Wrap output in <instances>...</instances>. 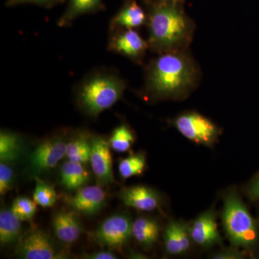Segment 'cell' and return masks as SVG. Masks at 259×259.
<instances>
[{
    "mask_svg": "<svg viewBox=\"0 0 259 259\" xmlns=\"http://www.w3.org/2000/svg\"><path fill=\"white\" fill-rule=\"evenodd\" d=\"M200 70L188 51L159 54L144 69L146 96L153 100H179L197 88Z\"/></svg>",
    "mask_w": 259,
    "mask_h": 259,
    "instance_id": "obj_1",
    "label": "cell"
},
{
    "mask_svg": "<svg viewBox=\"0 0 259 259\" xmlns=\"http://www.w3.org/2000/svg\"><path fill=\"white\" fill-rule=\"evenodd\" d=\"M148 44L156 54L187 50L193 40L195 25L180 4L146 0Z\"/></svg>",
    "mask_w": 259,
    "mask_h": 259,
    "instance_id": "obj_2",
    "label": "cell"
},
{
    "mask_svg": "<svg viewBox=\"0 0 259 259\" xmlns=\"http://www.w3.org/2000/svg\"><path fill=\"white\" fill-rule=\"evenodd\" d=\"M127 83L118 71L100 68L90 71L74 88L76 105L85 115L97 118L123 96Z\"/></svg>",
    "mask_w": 259,
    "mask_h": 259,
    "instance_id": "obj_3",
    "label": "cell"
},
{
    "mask_svg": "<svg viewBox=\"0 0 259 259\" xmlns=\"http://www.w3.org/2000/svg\"><path fill=\"white\" fill-rule=\"evenodd\" d=\"M223 227L234 248L251 249L258 243V227L244 204L236 194L226 197L223 207Z\"/></svg>",
    "mask_w": 259,
    "mask_h": 259,
    "instance_id": "obj_4",
    "label": "cell"
},
{
    "mask_svg": "<svg viewBox=\"0 0 259 259\" xmlns=\"http://www.w3.org/2000/svg\"><path fill=\"white\" fill-rule=\"evenodd\" d=\"M172 125L186 139L208 147L215 144L221 133L214 122L195 111L180 114L172 121Z\"/></svg>",
    "mask_w": 259,
    "mask_h": 259,
    "instance_id": "obj_5",
    "label": "cell"
},
{
    "mask_svg": "<svg viewBox=\"0 0 259 259\" xmlns=\"http://www.w3.org/2000/svg\"><path fill=\"white\" fill-rule=\"evenodd\" d=\"M148 49L147 40L136 29H120L110 32L107 50L124 56L135 64H143Z\"/></svg>",
    "mask_w": 259,
    "mask_h": 259,
    "instance_id": "obj_6",
    "label": "cell"
},
{
    "mask_svg": "<svg viewBox=\"0 0 259 259\" xmlns=\"http://www.w3.org/2000/svg\"><path fill=\"white\" fill-rule=\"evenodd\" d=\"M67 142L61 136H53L37 145L28 158L32 174L40 175L51 171L66 157Z\"/></svg>",
    "mask_w": 259,
    "mask_h": 259,
    "instance_id": "obj_7",
    "label": "cell"
},
{
    "mask_svg": "<svg viewBox=\"0 0 259 259\" xmlns=\"http://www.w3.org/2000/svg\"><path fill=\"white\" fill-rule=\"evenodd\" d=\"M133 222L124 214H112L106 218L94 233L95 241L110 248H122L133 237Z\"/></svg>",
    "mask_w": 259,
    "mask_h": 259,
    "instance_id": "obj_8",
    "label": "cell"
},
{
    "mask_svg": "<svg viewBox=\"0 0 259 259\" xmlns=\"http://www.w3.org/2000/svg\"><path fill=\"white\" fill-rule=\"evenodd\" d=\"M17 253L24 259H62L67 257L51 237L41 230L28 233L20 242Z\"/></svg>",
    "mask_w": 259,
    "mask_h": 259,
    "instance_id": "obj_9",
    "label": "cell"
},
{
    "mask_svg": "<svg viewBox=\"0 0 259 259\" xmlns=\"http://www.w3.org/2000/svg\"><path fill=\"white\" fill-rule=\"evenodd\" d=\"M110 148L109 141L105 138L92 136L90 162L94 175L100 185H111L115 182Z\"/></svg>",
    "mask_w": 259,
    "mask_h": 259,
    "instance_id": "obj_10",
    "label": "cell"
},
{
    "mask_svg": "<svg viewBox=\"0 0 259 259\" xmlns=\"http://www.w3.org/2000/svg\"><path fill=\"white\" fill-rule=\"evenodd\" d=\"M106 192L101 186H83L74 195L67 198L73 211L84 215L93 216L100 212L106 202Z\"/></svg>",
    "mask_w": 259,
    "mask_h": 259,
    "instance_id": "obj_11",
    "label": "cell"
},
{
    "mask_svg": "<svg viewBox=\"0 0 259 259\" xmlns=\"http://www.w3.org/2000/svg\"><path fill=\"white\" fill-rule=\"evenodd\" d=\"M118 197L125 205L145 212H151L161 204L159 194L152 188L144 185H136L122 189Z\"/></svg>",
    "mask_w": 259,
    "mask_h": 259,
    "instance_id": "obj_12",
    "label": "cell"
},
{
    "mask_svg": "<svg viewBox=\"0 0 259 259\" xmlns=\"http://www.w3.org/2000/svg\"><path fill=\"white\" fill-rule=\"evenodd\" d=\"M190 234L192 241L204 248H209L222 243L215 214L211 209L201 214L194 221L190 227Z\"/></svg>",
    "mask_w": 259,
    "mask_h": 259,
    "instance_id": "obj_13",
    "label": "cell"
},
{
    "mask_svg": "<svg viewBox=\"0 0 259 259\" xmlns=\"http://www.w3.org/2000/svg\"><path fill=\"white\" fill-rule=\"evenodd\" d=\"M147 23L146 10L136 0H124L123 4L110 20L109 32L120 29L141 28Z\"/></svg>",
    "mask_w": 259,
    "mask_h": 259,
    "instance_id": "obj_14",
    "label": "cell"
},
{
    "mask_svg": "<svg viewBox=\"0 0 259 259\" xmlns=\"http://www.w3.org/2000/svg\"><path fill=\"white\" fill-rule=\"evenodd\" d=\"M165 248L170 255H180L190 248L191 241L190 227L184 223L170 221L165 230Z\"/></svg>",
    "mask_w": 259,
    "mask_h": 259,
    "instance_id": "obj_15",
    "label": "cell"
},
{
    "mask_svg": "<svg viewBox=\"0 0 259 259\" xmlns=\"http://www.w3.org/2000/svg\"><path fill=\"white\" fill-rule=\"evenodd\" d=\"M52 225L56 236L66 244H71L77 241L82 233L81 221L74 211L56 213Z\"/></svg>",
    "mask_w": 259,
    "mask_h": 259,
    "instance_id": "obj_16",
    "label": "cell"
},
{
    "mask_svg": "<svg viewBox=\"0 0 259 259\" xmlns=\"http://www.w3.org/2000/svg\"><path fill=\"white\" fill-rule=\"evenodd\" d=\"M105 10L102 0H69L67 8L57 22L58 26L69 27L76 18Z\"/></svg>",
    "mask_w": 259,
    "mask_h": 259,
    "instance_id": "obj_17",
    "label": "cell"
},
{
    "mask_svg": "<svg viewBox=\"0 0 259 259\" xmlns=\"http://www.w3.org/2000/svg\"><path fill=\"white\" fill-rule=\"evenodd\" d=\"M133 237L139 244L150 248L157 242L160 235V226L153 218L140 217L133 223Z\"/></svg>",
    "mask_w": 259,
    "mask_h": 259,
    "instance_id": "obj_18",
    "label": "cell"
},
{
    "mask_svg": "<svg viewBox=\"0 0 259 259\" xmlns=\"http://www.w3.org/2000/svg\"><path fill=\"white\" fill-rule=\"evenodd\" d=\"M90 174L82 163L65 161L61 167V185L69 190H77L87 185L90 180Z\"/></svg>",
    "mask_w": 259,
    "mask_h": 259,
    "instance_id": "obj_19",
    "label": "cell"
},
{
    "mask_svg": "<svg viewBox=\"0 0 259 259\" xmlns=\"http://www.w3.org/2000/svg\"><path fill=\"white\" fill-rule=\"evenodd\" d=\"M21 221L11 209L3 208L0 212V243L3 246L18 241L22 233Z\"/></svg>",
    "mask_w": 259,
    "mask_h": 259,
    "instance_id": "obj_20",
    "label": "cell"
},
{
    "mask_svg": "<svg viewBox=\"0 0 259 259\" xmlns=\"http://www.w3.org/2000/svg\"><path fill=\"white\" fill-rule=\"evenodd\" d=\"M23 150V140L19 135L2 131L0 134V161L11 163L20 157Z\"/></svg>",
    "mask_w": 259,
    "mask_h": 259,
    "instance_id": "obj_21",
    "label": "cell"
},
{
    "mask_svg": "<svg viewBox=\"0 0 259 259\" xmlns=\"http://www.w3.org/2000/svg\"><path fill=\"white\" fill-rule=\"evenodd\" d=\"M90 156L91 138L88 139L86 135L80 134L67 142L66 157L68 161L85 164L90 161Z\"/></svg>",
    "mask_w": 259,
    "mask_h": 259,
    "instance_id": "obj_22",
    "label": "cell"
},
{
    "mask_svg": "<svg viewBox=\"0 0 259 259\" xmlns=\"http://www.w3.org/2000/svg\"><path fill=\"white\" fill-rule=\"evenodd\" d=\"M135 139L134 131L122 122L113 130L108 141L110 147L116 152L125 153L132 147Z\"/></svg>",
    "mask_w": 259,
    "mask_h": 259,
    "instance_id": "obj_23",
    "label": "cell"
},
{
    "mask_svg": "<svg viewBox=\"0 0 259 259\" xmlns=\"http://www.w3.org/2000/svg\"><path fill=\"white\" fill-rule=\"evenodd\" d=\"M146 166V156L139 153L122 158L119 162L118 170L122 180L142 175Z\"/></svg>",
    "mask_w": 259,
    "mask_h": 259,
    "instance_id": "obj_24",
    "label": "cell"
},
{
    "mask_svg": "<svg viewBox=\"0 0 259 259\" xmlns=\"http://www.w3.org/2000/svg\"><path fill=\"white\" fill-rule=\"evenodd\" d=\"M58 199L57 193L54 187L35 177V187L33 192V200L37 205L50 207L55 204Z\"/></svg>",
    "mask_w": 259,
    "mask_h": 259,
    "instance_id": "obj_25",
    "label": "cell"
},
{
    "mask_svg": "<svg viewBox=\"0 0 259 259\" xmlns=\"http://www.w3.org/2000/svg\"><path fill=\"white\" fill-rule=\"evenodd\" d=\"M36 203L25 197H18L14 199L11 210L21 221H31L36 212Z\"/></svg>",
    "mask_w": 259,
    "mask_h": 259,
    "instance_id": "obj_26",
    "label": "cell"
},
{
    "mask_svg": "<svg viewBox=\"0 0 259 259\" xmlns=\"http://www.w3.org/2000/svg\"><path fill=\"white\" fill-rule=\"evenodd\" d=\"M15 175L9 163L1 162L0 163V194L2 196L8 193L13 188Z\"/></svg>",
    "mask_w": 259,
    "mask_h": 259,
    "instance_id": "obj_27",
    "label": "cell"
},
{
    "mask_svg": "<svg viewBox=\"0 0 259 259\" xmlns=\"http://www.w3.org/2000/svg\"><path fill=\"white\" fill-rule=\"evenodd\" d=\"M64 2L65 0H8L6 6L11 8L20 5L34 4L47 9H51L56 5L62 4Z\"/></svg>",
    "mask_w": 259,
    "mask_h": 259,
    "instance_id": "obj_28",
    "label": "cell"
},
{
    "mask_svg": "<svg viewBox=\"0 0 259 259\" xmlns=\"http://www.w3.org/2000/svg\"><path fill=\"white\" fill-rule=\"evenodd\" d=\"M244 258V254L236 248H227L218 252L212 255L213 259H241Z\"/></svg>",
    "mask_w": 259,
    "mask_h": 259,
    "instance_id": "obj_29",
    "label": "cell"
},
{
    "mask_svg": "<svg viewBox=\"0 0 259 259\" xmlns=\"http://www.w3.org/2000/svg\"><path fill=\"white\" fill-rule=\"evenodd\" d=\"M83 258L88 259H116L117 256L111 251L109 250H100V251L95 252L83 255Z\"/></svg>",
    "mask_w": 259,
    "mask_h": 259,
    "instance_id": "obj_30",
    "label": "cell"
},
{
    "mask_svg": "<svg viewBox=\"0 0 259 259\" xmlns=\"http://www.w3.org/2000/svg\"><path fill=\"white\" fill-rule=\"evenodd\" d=\"M248 192L251 198L259 199V177L249 186Z\"/></svg>",
    "mask_w": 259,
    "mask_h": 259,
    "instance_id": "obj_31",
    "label": "cell"
},
{
    "mask_svg": "<svg viewBox=\"0 0 259 259\" xmlns=\"http://www.w3.org/2000/svg\"><path fill=\"white\" fill-rule=\"evenodd\" d=\"M162 2H166V3H176V4H180L184 0H160Z\"/></svg>",
    "mask_w": 259,
    "mask_h": 259,
    "instance_id": "obj_32",
    "label": "cell"
}]
</instances>
